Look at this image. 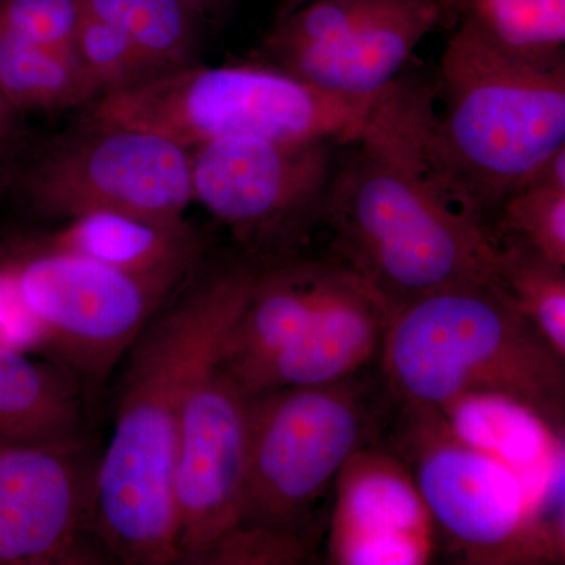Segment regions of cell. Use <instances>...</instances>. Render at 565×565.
Returning a JSON list of instances; mask_svg holds the SVG:
<instances>
[{"label":"cell","instance_id":"cell-16","mask_svg":"<svg viewBox=\"0 0 565 565\" xmlns=\"http://www.w3.org/2000/svg\"><path fill=\"white\" fill-rule=\"evenodd\" d=\"M344 267L327 259H267L244 310L223 338L218 364L244 382L291 343L334 291Z\"/></svg>","mask_w":565,"mask_h":565},{"label":"cell","instance_id":"cell-30","mask_svg":"<svg viewBox=\"0 0 565 565\" xmlns=\"http://www.w3.org/2000/svg\"><path fill=\"white\" fill-rule=\"evenodd\" d=\"M21 118L22 115L10 106L0 92V150L18 154L24 147L25 132Z\"/></svg>","mask_w":565,"mask_h":565},{"label":"cell","instance_id":"cell-18","mask_svg":"<svg viewBox=\"0 0 565 565\" xmlns=\"http://www.w3.org/2000/svg\"><path fill=\"white\" fill-rule=\"evenodd\" d=\"M82 385L57 363L0 348V441L81 444Z\"/></svg>","mask_w":565,"mask_h":565},{"label":"cell","instance_id":"cell-29","mask_svg":"<svg viewBox=\"0 0 565 565\" xmlns=\"http://www.w3.org/2000/svg\"><path fill=\"white\" fill-rule=\"evenodd\" d=\"M0 348L11 351L41 352L39 334L22 311L20 300L2 264H0Z\"/></svg>","mask_w":565,"mask_h":565},{"label":"cell","instance_id":"cell-24","mask_svg":"<svg viewBox=\"0 0 565 565\" xmlns=\"http://www.w3.org/2000/svg\"><path fill=\"white\" fill-rule=\"evenodd\" d=\"M500 292L565 359V267L512 239L503 243Z\"/></svg>","mask_w":565,"mask_h":565},{"label":"cell","instance_id":"cell-32","mask_svg":"<svg viewBox=\"0 0 565 565\" xmlns=\"http://www.w3.org/2000/svg\"><path fill=\"white\" fill-rule=\"evenodd\" d=\"M14 156L17 154L0 150V193L6 192L10 185H13L14 173H17Z\"/></svg>","mask_w":565,"mask_h":565},{"label":"cell","instance_id":"cell-5","mask_svg":"<svg viewBox=\"0 0 565 565\" xmlns=\"http://www.w3.org/2000/svg\"><path fill=\"white\" fill-rule=\"evenodd\" d=\"M379 96L334 95L267 63H196L99 96L88 104L84 121L161 134L188 150L230 137L348 145L362 136Z\"/></svg>","mask_w":565,"mask_h":565},{"label":"cell","instance_id":"cell-11","mask_svg":"<svg viewBox=\"0 0 565 565\" xmlns=\"http://www.w3.org/2000/svg\"><path fill=\"white\" fill-rule=\"evenodd\" d=\"M407 408V467L435 527L467 564L522 565L525 475L465 445L435 408Z\"/></svg>","mask_w":565,"mask_h":565},{"label":"cell","instance_id":"cell-17","mask_svg":"<svg viewBox=\"0 0 565 565\" xmlns=\"http://www.w3.org/2000/svg\"><path fill=\"white\" fill-rule=\"evenodd\" d=\"M36 239L170 291L202 267L204 255L202 234L188 222L166 225L117 212L79 215Z\"/></svg>","mask_w":565,"mask_h":565},{"label":"cell","instance_id":"cell-23","mask_svg":"<svg viewBox=\"0 0 565 565\" xmlns=\"http://www.w3.org/2000/svg\"><path fill=\"white\" fill-rule=\"evenodd\" d=\"M493 232L498 239L512 234L546 262L565 267V148L505 200Z\"/></svg>","mask_w":565,"mask_h":565},{"label":"cell","instance_id":"cell-28","mask_svg":"<svg viewBox=\"0 0 565 565\" xmlns=\"http://www.w3.org/2000/svg\"><path fill=\"white\" fill-rule=\"evenodd\" d=\"M79 14L76 0H0V28L65 54L76 55Z\"/></svg>","mask_w":565,"mask_h":565},{"label":"cell","instance_id":"cell-27","mask_svg":"<svg viewBox=\"0 0 565 565\" xmlns=\"http://www.w3.org/2000/svg\"><path fill=\"white\" fill-rule=\"evenodd\" d=\"M308 539L262 526H234L211 546L200 565H294L310 555Z\"/></svg>","mask_w":565,"mask_h":565},{"label":"cell","instance_id":"cell-1","mask_svg":"<svg viewBox=\"0 0 565 565\" xmlns=\"http://www.w3.org/2000/svg\"><path fill=\"white\" fill-rule=\"evenodd\" d=\"M259 258L200 267L128 353L115 427L93 481V525L121 563L178 564L173 468L184 405L250 299Z\"/></svg>","mask_w":565,"mask_h":565},{"label":"cell","instance_id":"cell-2","mask_svg":"<svg viewBox=\"0 0 565 565\" xmlns=\"http://www.w3.org/2000/svg\"><path fill=\"white\" fill-rule=\"evenodd\" d=\"M415 82L379 96L362 136L334 163L318 221L333 263L396 311L449 286L500 291L503 243L430 172L414 131Z\"/></svg>","mask_w":565,"mask_h":565},{"label":"cell","instance_id":"cell-33","mask_svg":"<svg viewBox=\"0 0 565 565\" xmlns=\"http://www.w3.org/2000/svg\"><path fill=\"white\" fill-rule=\"evenodd\" d=\"M308 2H311V0H280L277 14H275V22L281 21L282 18L288 17V14H291L294 10L299 9V7H302Z\"/></svg>","mask_w":565,"mask_h":565},{"label":"cell","instance_id":"cell-31","mask_svg":"<svg viewBox=\"0 0 565 565\" xmlns=\"http://www.w3.org/2000/svg\"><path fill=\"white\" fill-rule=\"evenodd\" d=\"M181 2L191 7L196 14L203 18L204 22H217L230 13L234 0H181Z\"/></svg>","mask_w":565,"mask_h":565},{"label":"cell","instance_id":"cell-12","mask_svg":"<svg viewBox=\"0 0 565 565\" xmlns=\"http://www.w3.org/2000/svg\"><path fill=\"white\" fill-rule=\"evenodd\" d=\"M247 445L248 394L217 360L182 412L172 484L178 564L200 565L239 523Z\"/></svg>","mask_w":565,"mask_h":565},{"label":"cell","instance_id":"cell-6","mask_svg":"<svg viewBox=\"0 0 565 565\" xmlns=\"http://www.w3.org/2000/svg\"><path fill=\"white\" fill-rule=\"evenodd\" d=\"M373 430L353 377L248 394L247 473L237 525L310 541L316 505L345 462L373 444Z\"/></svg>","mask_w":565,"mask_h":565},{"label":"cell","instance_id":"cell-22","mask_svg":"<svg viewBox=\"0 0 565 565\" xmlns=\"http://www.w3.org/2000/svg\"><path fill=\"white\" fill-rule=\"evenodd\" d=\"M79 10L125 33L162 74L199 63L206 22L181 0H76Z\"/></svg>","mask_w":565,"mask_h":565},{"label":"cell","instance_id":"cell-7","mask_svg":"<svg viewBox=\"0 0 565 565\" xmlns=\"http://www.w3.org/2000/svg\"><path fill=\"white\" fill-rule=\"evenodd\" d=\"M41 352L79 384L102 385L174 291L33 239L0 247Z\"/></svg>","mask_w":565,"mask_h":565},{"label":"cell","instance_id":"cell-14","mask_svg":"<svg viewBox=\"0 0 565 565\" xmlns=\"http://www.w3.org/2000/svg\"><path fill=\"white\" fill-rule=\"evenodd\" d=\"M433 516L396 456L359 449L334 479L330 561L340 565H423L435 550Z\"/></svg>","mask_w":565,"mask_h":565},{"label":"cell","instance_id":"cell-4","mask_svg":"<svg viewBox=\"0 0 565 565\" xmlns=\"http://www.w3.org/2000/svg\"><path fill=\"white\" fill-rule=\"evenodd\" d=\"M381 353L386 385L405 405L500 393L564 429L565 359L492 286H449L404 303Z\"/></svg>","mask_w":565,"mask_h":565},{"label":"cell","instance_id":"cell-20","mask_svg":"<svg viewBox=\"0 0 565 565\" xmlns=\"http://www.w3.org/2000/svg\"><path fill=\"white\" fill-rule=\"evenodd\" d=\"M0 92L18 114L73 109L99 98L76 55L0 28Z\"/></svg>","mask_w":565,"mask_h":565},{"label":"cell","instance_id":"cell-13","mask_svg":"<svg viewBox=\"0 0 565 565\" xmlns=\"http://www.w3.org/2000/svg\"><path fill=\"white\" fill-rule=\"evenodd\" d=\"M81 444L0 441V565L92 564L84 544L93 523L95 471Z\"/></svg>","mask_w":565,"mask_h":565},{"label":"cell","instance_id":"cell-19","mask_svg":"<svg viewBox=\"0 0 565 565\" xmlns=\"http://www.w3.org/2000/svg\"><path fill=\"white\" fill-rule=\"evenodd\" d=\"M465 445L526 475L564 445L557 429L530 405L500 393H470L435 408Z\"/></svg>","mask_w":565,"mask_h":565},{"label":"cell","instance_id":"cell-26","mask_svg":"<svg viewBox=\"0 0 565 565\" xmlns=\"http://www.w3.org/2000/svg\"><path fill=\"white\" fill-rule=\"evenodd\" d=\"M527 503L522 565L565 559V444L525 475Z\"/></svg>","mask_w":565,"mask_h":565},{"label":"cell","instance_id":"cell-9","mask_svg":"<svg viewBox=\"0 0 565 565\" xmlns=\"http://www.w3.org/2000/svg\"><path fill=\"white\" fill-rule=\"evenodd\" d=\"M440 25L455 28L448 0H311L274 22L264 57L321 90L374 98Z\"/></svg>","mask_w":565,"mask_h":565},{"label":"cell","instance_id":"cell-15","mask_svg":"<svg viewBox=\"0 0 565 565\" xmlns=\"http://www.w3.org/2000/svg\"><path fill=\"white\" fill-rule=\"evenodd\" d=\"M392 311L345 270L343 280L291 343L243 384L247 394L289 386H326L353 377L381 349Z\"/></svg>","mask_w":565,"mask_h":565},{"label":"cell","instance_id":"cell-3","mask_svg":"<svg viewBox=\"0 0 565 565\" xmlns=\"http://www.w3.org/2000/svg\"><path fill=\"white\" fill-rule=\"evenodd\" d=\"M438 92L435 111L434 93L416 88V143L445 191L493 232L505 200L565 148V63L515 57L456 24Z\"/></svg>","mask_w":565,"mask_h":565},{"label":"cell","instance_id":"cell-25","mask_svg":"<svg viewBox=\"0 0 565 565\" xmlns=\"http://www.w3.org/2000/svg\"><path fill=\"white\" fill-rule=\"evenodd\" d=\"M74 54L99 96L131 90L163 74L114 25L81 11Z\"/></svg>","mask_w":565,"mask_h":565},{"label":"cell","instance_id":"cell-21","mask_svg":"<svg viewBox=\"0 0 565 565\" xmlns=\"http://www.w3.org/2000/svg\"><path fill=\"white\" fill-rule=\"evenodd\" d=\"M456 24H465L515 57L565 63V0H448Z\"/></svg>","mask_w":565,"mask_h":565},{"label":"cell","instance_id":"cell-10","mask_svg":"<svg viewBox=\"0 0 565 565\" xmlns=\"http://www.w3.org/2000/svg\"><path fill=\"white\" fill-rule=\"evenodd\" d=\"M337 147L326 139L207 141L191 150L193 200L252 250H282L316 225Z\"/></svg>","mask_w":565,"mask_h":565},{"label":"cell","instance_id":"cell-8","mask_svg":"<svg viewBox=\"0 0 565 565\" xmlns=\"http://www.w3.org/2000/svg\"><path fill=\"white\" fill-rule=\"evenodd\" d=\"M14 182L41 217L117 212L178 225L193 202L192 152L161 134L84 121Z\"/></svg>","mask_w":565,"mask_h":565}]
</instances>
